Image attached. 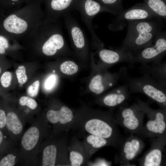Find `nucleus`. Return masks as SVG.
I'll return each mask as SVG.
<instances>
[{
	"instance_id": "obj_1",
	"label": "nucleus",
	"mask_w": 166,
	"mask_h": 166,
	"mask_svg": "<svg viewBox=\"0 0 166 166\" xmlns=\"http://www.w3.org/2000/svg\"><path fill=\"white\" fill-rule=\"evenodd\" d=\"M42 0H30L23 6L0 17V30L17 40H23L43 23L45 18Z\"/></svg>"
},
{
	"instance_id": "obj_2",
	"label": "nucleus",
	"mask_w": 166,
	"mask_h": 166,
	"mask_svg": "<svg viewBox=\"0 0 166 166\" xmlns=\"http://www.w3.org/2000/svg\"><path fill=\"white\" fill-rule=\"evenodd\" d=\"M127 34L121 48L136 53L152 44L161 30V18L128 22Z\"/></svg>"
},
{
	"instance_id": "obj_3",
	"label": "nucleus",
	"mask_w": 166,
	"mask_h": 166,
	"mask_svg": "<svg viewBox=\"0 0 166 166\" xmlns=\"http://www.w3.org/2000/svg\"><path fill=\"white\" fill-rule=\"evenodd\" d=\"M25 42L42 45L43 54L53 56L63 49L65 45L61 28L58 21L45 18L42 24L23 40Z\"/></svg>"
},
{
	"instance_id": "obj_4",
	"label": "nucleus",
	"mask_w": 166,
	"mask_h": 166,
	"mask_svg": "<svg viewBox=\"0 0 166 166\" xmlns=\"http://www.w3.org/2000/svg\"><path fill=\"white\" fill-rule=\"evenodd\" d=\"M143 74L141 77H132L124 69L123 77L131 93L143 94L166 109V87L149 74Z\"/></svg>"
},
{
	"instance_id": "obj_5",
	"label": "nucleus",
	"mask_w": 166,
	"mask_h": 166,
	"mask_svg": "<svg viewBox=\"0 0 166 166\" xmlns=\"http://www.w3.org/2000/svg\"><path fill=\"white\" fill-rule=\"evenodd\" d=\"M145 115L143 109L136 101L130 106H122L113 121L131 134L138 135L143 126Z\"/></svg>"
},
{
	"instance_id": "obj_6",
	"label": "nucleus",
	"mask_w": 166,
	"mask_h": 166,
	"mask_svg": "<svg viewBox=\"0 0 166 166\" xmlns=\"http://www.w3.org/2000/svg\"><path fill=\"white\" fill-rule=\"evenodd\" d=\"M153 44L133 54L131 65L140 63L141 65H156L161 63L166 55V30L160 31L156 35Z\"/></svg>"
},
{
	"instance_id": "obj_7",
	"label": "nucleus",
	"mask_w": 166,
	"mask_h": 166,
	"mask_svg": "<svg viewBox=\"0 0 166 166\" xmlns=\"http://www.w3.org/2000/svg\"><path fill=\"white\" fill-rule=\"evenodd\" d=\"M136 101L143 109L148 118L147 121L143 125L138 135L139 136L151 139L162 134L166 129V109H154L149 106L148 102L139 99H136Z\"/></svg>"
},
{
	"instance_id": "obj_8",
	"label": "nucleus",
	"mask_w": 166,
	"mask_h": 166,
	"mask_svg": "<svg viewBox=\"0 0 166 166\" xmlns=\"http://www.w3.org/2000/svg\"><path fill=\"white\" fill-rule=\"evenodd\" d=\"M113 117L108 115L105 117L92 118L87 120L84 125L85 131L90 134L111 140L119 144L121 138L115 124Z\"/></svg>"
},
{
	"instance_id": "obj_9",
	"label": "nucleus",
	"mask_w": 166,
	"mask_h": 166,
	"mask_svg": "<svg viewBox=\"0 0 166 166\" xmlns=\"http://www.w3.org/2000/svg\"><path fill=\"white\" fill-rule=\"evenodd\" d=\"M156 18H159L144 3H140L118 14L108 28L111 31H117L123 29L129 21Z\"/></svg>"
},
{
	"instance_id": "obj_10",
	"label": "nucleus",
	"mask_w": 166,
	"mask_h": 166,
	"mask_svg": "<svg viewBox=\"0 0 166 166\" xmlns=\"http://www.w3.org/2000/svg\"><path fill=\"white\" fill-rule=\"evenodd\" d=\"M80 13L81 19L89 31L92 41L100 44L101 41L96 35L92 22L94 17L101 12H107L114 14L113 13L95 0H76L75 10Z\"/></svg>"
},
{
	"instance_id": "obj_11",
	"label": "nucleus",
	"mask_w": 166,
	"mask_h": 166,
	"mask_svg": "<svg viewBox=\"0 0 166 166\" xmlns=\"http://www.w3.org/2000/svg\"><path fill=\"white\" fill-rule=\"evenodd\" d=\"M140 137L136 135L131 134L122 139L119 144V153L116 157L118 163L124 166L131 165L130 162L141 152L145 146V144Z\"/></svg>"
},
{
	"instance_id": "obj_12",
	"label": "nucleus",
	"mask_w": 166,
	"mask_h": 166,
	"mask_svg": "<svg viewBox=\"0 0 166 166\" xmlns=\"http://www.w3.org/2000/svg\"><path fill=\"white\" fill-rule=\"evenodd\" d=\"M45 5V18L58 21L65 14L75 10L76 0H42Z\"/></svg>"
},
{
	"instance_id": "obj_13",
	"label": "nucleus",
	"mask_w": 166,
	"mask_h": 166,
	"mask_svg": "<svg viewBox=\"0 0 166 166\" xmlns=\"http://www.w3.org/2000/svg\"><path fill=\"white\" fill-rule=\"evenodd\" d=\"M151 146L148 150L138 160L140 166H159L162 160V152L159 146L160 139L155 138L150 139Z\"/></svg>"
},
{
	"instance_id": "obj_14",
	"label": "nucleus",
	"mask_w": 166,
	"mask_h": 166,
	"mask_svg": "<svg viewBox=\"0 0 166 166\" xmlns=\"http://www.w3.org/2000/svg\"><path fill=\"white\" fill-rule=\"evenodd\" d=\"M131 93L128 86L125 84L116 91L105 96L103 102L105 105L111 107L120 105L130 98Z\"/></svg>"
},
{
	"instance_id": "obj_15",
	"label": "nucleus",
	"mask_w": 166,
	"mask_h": 166,
	"mask_svg": "<svg viewBox=\"0 0 166 166\" xmlns=\"http://www.w3.org/2000/svg\"><path fill=\"white\" fill-rule=\"evenodd\" d=\"M46 117L51 123L55 124L59 122L62 124H65L71 122L73 118V114L68 107L64 106L57 111L50 110L48 111Z\"/></svg>"
},
{
	"instance_id": "obj_16",
	"label": "nucleus",
	"mask_w": 166,
	"mask_h": 166,
	"mask_svg": "<svg viewBox=\"0 0 166 166\" xmlns=\"http://www.w3.org/2000/svg\"><path fill=\"white\" fill-rule=\"evenodd\" d=\"M140 69L143 73H148L155 79L166 80V61L156 65H141Z\"/></svg>"
},
{
	"instance_id": "obj_17",
	"label": "nucleus",
	"mask_w": 166,
	"mask_h": 166,
	"mask_svg": "<svg viewBox=\"0 0 166 166\" xmlns=\"http://www.w3.org/2000/svg\"><path fill=\"white\" fill-rule=\"evenodd\" d=\"M39 132L35 127L30 128L24 134L21 144L23 148L27 151L32 149L36 145L39 137Z\"/></svg>"
},
{
	"instance_id": "obj_18",
	"label": "nucleus",
	"mask_w": 166,
	"mask_h": 166,
	"mask_svg": "<svg viewBox=\"0 0 166 166\" xmlns=\"http://www.w3.org/2000/svg\"><path fill=\"white\" fill-rule=\"evenodd\" d=\"M144 3L157 18L166 21V0H144Z\"/></svg>"
},
{
	"instance_id": "obj_19",
	"label": "nucleus",
	"mask_w": 166,
	"mask_h": 166,
	"mask_svg": "<svg viewBox=\"0 0 166 166\" xmlns=\"http://www.w3.org/2000/svg\"><path fill=\"white\" fill-rule=\"evenodd\" d=\"M29 0H0V17L19 9Z\"/></svg>"
},
{
	"instance_id": "obj_20",
	"label": "nucleus",
	"mask_w": 166,
	"mask_h": 166,
	"mask_svg": "<svg viewBox=\"0 0 166 166\" xmlns=\"http://www.w3.org/2000/svg\"><path fill=\"white\" fill-rule=\"evenodd\" d=\"M6 125L8 129L14 134L20 133L22 129V125L17 116L10 112L6 116Z\"/></svg>"
},
{
	"instance_id": "obj_21",
	"label": "nucleus",
	"mask_w": 166,
	"mask_h": 166,
	"mask_svg": "<svg viewBox=\"0 0 166 166\" xmlns=\"http://www.w3.org/2000/svg\"><path fill=\"white\" fill-rule=\"evenodd\" d=\"M57 153L56 147L53 145L46 146L43 152L42 165L54 166Z\"/></svg>"
},
{
	"instance_id": "obj_22",
	"label": "nucleus",
	"mask_w": 166,
	"mask_h": 166,
	"mask_svg": "<svg viewBox=\"0 0 166 166\" xmlns=\"http://www.w3.org/2000/svg\"><path fill=\"white\" fill-rule=\"evenodd\" d=\"M87 143L91 147L98 149L107 145H117L114 142L109 140L90 134L86 139Z\"/></svg>"
},
{
	"instance_id": "obj_23",
	"label": "nucleus",
	"mask_w": 166,
	"mask_h": 166,
	"mask_svg": "<svg viewBox=\"0 0 166 166\" xmlns=\"http://www.w3.org/2000/svg\"><path fill=\"white\" fill-rule=\"evenodd\" d=\"M112 11L117 15L124 10L122 4V0H95Z\"/></svg>"
},
{
	"instance_id": "obj_24",
	"label": "nucleus",
	"mask_w": 166,
	"mask_h": 166,
	"mask_svg": "<svg viewBox=\"0 0 166 166\" xmlns=\"http://www.w3.org/2000/svg\"><path fill=\"white\" fill-rule=\"evenodd\" d=\"M101 76L97 75L91 80L89 85L90 90L96 94L101 93L104 90V87L102 83Z\"/></svg>"
},
{
	"instance_id": "obj_25",
	"label": "nucleus",
	"mask_w": 166,
	"mask_h": 166,
	"mask_svg": "<svg viewBox=\"0 0 166 166\" xmlns=\"http://www.w3.org/2000/svg\"><path fill=\"white\" fill-rule=\"evenodd\" d=\"M78 69L77 65L74 62L71 61H65L60 66L61 72L68 75H72L76 73Z\"/></svg>"
},
{
	"instance_id": "obj_26",
	"label": "nucleus",
	"mask_w": 166,
	"mask_h": 166,
	"mask_svg": "<svg viewBox=\"0 0 166 166\" xmlns=\"http://www.w3.org/2000/svg\"><path fill=\"white\" fill-rule=\"evenodd\" d=\"M69 160L71 166H80L83 164L84 157L81 152L77 150H74L70 152Z\"/></svg>"
},
{
	"instance_id": "obj_27",
	"label": "nucleus",
	"mask_w": 166,
	"mask_h": 166,
	"mask_svg": "<svg viewBox=\"0 0 166 166\" xmlns=\"http://www.w3.org/2000/svg\"><path fill=\"white\" fill-rule=\"evenodd\" d=\"M15 73L19 83L23 84L26 82L28 78L26 74V68L24 66L21 65L18 66L16 70Z\"/></svg>"
},
{
	"instance_id": "obj_28",
	"label": "nucleus",
	"mask_w": 166,
	"mask_h": 166,
	"mask_svg": "<svg viewBox=\"0 0 166 166\" xmlns=\"http://www.w3.org/2000/svg\"><path fill=\"white\" fill-rule=\"evenodd\" d=\"M19 103L22 106H26L32 109H35L38 104L33 99L27 96H22L19 100Z\"/></svg>"
},
{
	"instance_id": "obj_29",
	"label": "nucleus",
	"mask_w": 166,
	"mask_h": 166,
	"mask_svg": "<svg viewBox=\"0 0 166 166\" xmlns=\"http://www.w3.org/2000/svg\"><path fill=\"white\" fill-rule=\"evenodd\" d=\"M12 78V75L10 72L8 71L5 72L1 77V85L4 87H8L11 84Z\"/></svg>"
},
{
	"instance_id": "obj_30",
	"label": "nucleus",
	"mask_w": 166,
	"mask_h": 166,
	"mask_svg": "<svg viewBox=\"0 0 166 166\" xmlns=\"http://www.w3.org/2000/svg\"><path fill=\"white\" fill-rule=\"evenodd\" d=\"M16 157L9 154L4 157L0 161V166H13L15 163Z\"/></svg>"
},
{
	"instance_id": "obj_31",
	"label": "nucleus",
	"mask_w": 166,
	"mask_h": 166,
	"mask_svg": "<svg viewBox=\"0 0 166 166\" xmlns=\"http://www.w3.org/2000/svg\"><path fill=\"white\" fill-rule=\"evenodd\" d=\"M39 85L40 82L39 81H35L28 87L27 89L28 95L31 97L36 96L38 92Z\"/></svg>"
},
{
	"instance_id": "obj_32",
	"label": "nucleus",
	"mask_w": 166,
	"mask_h": 166,
	"mask_svg": "<svg viewBox=\"0 0 166 166\" xmlns=\"http://www.w3.org/2000/svg\"><path fill=\"white\" fill-rule=\"evenodd\" d=\"M56 77L54 75H51L46 80L45 84V88L47 89H50L52 88L55 84Z\"/></svg>"
},
{
	"instance_id": "obj_33",
	"label": "nucleus",
	"mask_w": 166,
	"mask_h": 166,
	"mask_svg": "<svg viewBox=\"0 0 166 166\" xmlns=\"http://www.w3.org/2000/svg\"><path fill=\"white\" fill-rule=\"evenodd\" d=\"M6 117L5 112L0 110V128H2L6 125Z\"/></svg>"
},
{
	"instance_id": "obj_34",
	"label": "nucleus",
	"mask_w": 166,
	"mask_h": 166,
	"mask_svg": "<svg viewBox=\"0 0 166 166\" xmlns=\"http://www.w3.org/2000/svg\"><path fill=\"white\" fill-rule=\"evenodd\" d=\"M3 134L1 131H0V144H1L3 140Z\"/></svg>"
},
{
	"instance_id": "obj_35",
	"label": "nucleus",
	"mask_w": 166,
	"mask_h": 166,
	"mask_svg": "<svg viewBox=\"0 0 166 166\" xmlns=\"http://www.w3.org/2000/svg\"><path fill=\"white\" fill-rule=\"evenodd\" d=\"M1 68H0V73H1Z\"/></svg>"
},
{
	"instance_id": "obj_36",
	"label": "nucleus",
	"mask_w": 166,
	"mask_h": 166,
	"mask_svg": "<svg viewBox=\"0 0 166 166\" xmlns=\"http://www.w3.org/2000/svg\"></svg>"
}]
</instances>
